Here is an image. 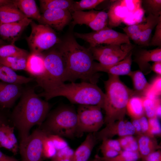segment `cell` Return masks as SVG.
Here are the masks:
<instances>
[{
	"label": "cell",
	"instance_id": "1",
	"mask_svg": "<svg viewBox=\"0 0 161 161\" xmlns=\"http://www.w3.org/2000/svg\"><path fill=\"white\" fill-rule=\"evenodd\" d=\"M58 50L63 59L65 69L64 81L78 79L96 84L99 76L95 71V62L88 48L80 45L72 35L68 36Z\"/></svg>",
	"mask_w": 161,
	"mask_h": 161
},
{
	"label": "cell",
	"instance_id": "2",
	"mask_svg": "<svg viewBox=\"0 0 161 161\" xmlns=\"http://www.w3.org/2000/svg\"><path fill=\"white\" fill-rule=\"evenodd\" d=\"M50 107L49 103L42 99L34 89L29 88L23 92L11 116L13 126L18 131L20 141L29 136L33 126L41 125L49 113Z\"/></svg>",
	"mask_w": 161,
	"mask_h": 161
},
{
	"label": "cell",
	"instance_id": "3",
	"mask_svg": "<svg viewBox=\"0 0 161 161\" xmlns=\"http://www.w3.org/2000/svg\"><path fill=\"white\" fill-rule=\"evenodd\" d=\"M108 75V80L104 81L106 92L103 109L105 112L106 125L124 120L128 102L136 95L134 90L123 83L119 76Z\"/></svg>",
	"mask_w": 161,
	"mask_h": 161
},
{
	"label": "cell",
	"instance_id": "4",
	"mask_svg": "<svg viewBox=\"0 0 161 161\" xmlns=\"http://www.w3.org/2000/svg\"><path fill=\"white\" fill-rule=\"evenodd\" d=\"M46 100L62 96L71 103L79 105L98 106L103 108L105 93L97 84L82 81L80 83H63L50 92L38 95Z\"/></svg>",
	"mask_w": 161,
	"mask_h": 161
},
{
	"label": "cell",
	"instance_id": "5",
	"mask_svg": "<svg viewBox=\"0 0 161 161\" xmlns=\"http://www.w3.org/2000/svg\"><path fill=\"white\" fill-rule=\"evenodd\" d=\"M39 128L47 135H57L72 139L76 137L78 127L77 112L71 106H63L48 114Z\"/></svg>",
	"mask_w": 161,
	"mask_h": 161
},
{
	"label": "cell",
	"instance_id": "6",
	"mask_svg": "<svg viewBox=\"0 0 161 161\" xmlns=\"http://www.w3.org/2000/svg\"><path fill=\"white\" fill-rule=\"evenodd\" d=\"M45 68L44 73L36 78L39 86L46 93L52 91L60 84L64 82V63L61 54L57 50H53L44 55Z\"/></svg>",
	"mask_w": 161,
	"mask_h": 161
},
{
	"label": "cell",
	"instance_id": "7",
	"mask_svg": "<svg viewBox=\"0 0 161 161\" xmlns=\"http://www.w3.org/2000/svg\"><path fill=\"white\" fill-rule=\"evenodd\" d=\"M101 109L98 106L79 105L77 111V137H81L85 133H95L98 131L104 124Z\"/></svg>",
	"mask_w": 161,
	"mask_h": 161
},
{
	"label": "cell",
	"instance_id": "8",
	"mask_svg": "<svg viewBox=\"0 0 161 161\" xmlns=\"http://www.w3.org/2000/svg\"><path fill=\"white\" fill-rule=\"evenodd\" d=\"M30 24L31 31L27 40L32 52L41 53L59 42L55 32L49 26L32 21Z\"/></svg>",
	"mask_w": 161,
	"mask_h": 161
},
{
	"label": "cell",
	"instance_id": "9",
	"mask_svg": "<svg viewBox=\"0 0 161 161\" xmlns=\"http://www.w3.org/2000/svg\"><path fill=\"white\" fill-rule=\"evenodd\" d=\"M134 47V45L131 43L100 45L89 49L94 60L98 61L101 65H108L123 59Z\"/></svg>",
	"mask_w": 161,
	"mask_h": 161
},
{
	"label": "cell",
	"instance_id": "10",
	"mask_svg": "<svg viewBox=\"0 0 161 161\" xmlns=\"http://www.w3.org/2000/svg\"><path fill=\"white\" fill-rule=\"evenodd\" d=\"M75 35L87 42L89 47L113 44H130L129 38L125 33L116 31L108 27L97 31L87 33L75 32Z\"/></svg>",
	"mask_w": 161,
	"mask_h": 161
},
{
	"label": "cell",
	"instance_id": "11",
	"mask_svg": "<svg viewBox=\"0 0 161 161\" xmlns=\"http://www.w3.org/2000/svg\"><path fill=\"white\" fill-rule=\"evenodd\" d=\"M47 134L38 128L34 130L24 140L20 141L19 150L22 161H42L43 142Z\"/></svg>",
	"mask_w": 161,
	"mask_h": 161
},
{
	"label": "cell",
	"instance_id": "12",
	"mask_svg": "<svg viewBox=\"0 0 161 161\" xmlns=\"http://www.w3.org/2000/svg\"><path fill=\"white\" fill-rule=\"evenodd\" d=\"M73 25H86L94 31L107 27L108 17L107 13L103 11L93 10L88 11H75L71 13Z\"/></svg>",
	"mask_w": 161,
	"mask_h": 161
},
{
	"label": "cell",
	"instance_id": "13",
	"mask_svg": "<svg viewBox=\"0 0 161 161\" xmlns=\"http://www.w3.org/2000/svg\"><path fill=\"white\" fill-rule=\"evenodd\" d=\"M43 12L39 22L58 31L62 30L72 20L71 13L68 10L47 9Z\"/></svg>",
	"mask_w": 161,
	"mask_h": 161
},
{
	"label": "cell",
	"instance_id": "14",
	"mask_svg": "<svg viewBox=\"0 0 161 161\" xmlns=\"http://www.w3.org/2000/svg\"><path fill=\"white\" fill-rule=\"evenodd\" d=\"M94 133L98 141H102L116 135L120 137L133 135L135 131L131 122L123 120L106 124L103 129Z\"/></svg>",
	"mask_w": 161,
	"mask_h": 161
},
{
	"label": "cell",
	"instance_id": "15",
	"mask_svg": "<svg viewBox=\"0 0 161 161\" xmlns=\"http://www.w3.org/2000/svg\"><path fill=\"white\" fill-rule=\"evenodd\" d=\"M134 61L140 70L144 75L147 74L151 71L149 62L161 61V47L151 50L141 49L135 52Z\"/></svg>",
	"mask_w": 161,
	"mask_h": 161
},
{
	"label": "cell",
	"instance_id": "16",
	"mask_svg": "<svg viewBox=\"0 0 161 161\" xmlns=\"http://www.w3.org/2000/svg\"><path fill=\"white\" fill-rule=\"evenodd\" d=\"M132 51L123 59L115 63L108 65H103L95 62L94 69L96 72H103L108 75H128L131 71L132 61Z\"/></svg>",
	"mask_w": 161,
	"mask_h": 161
},
{
	"label": "cell",
	"instance_id": "17",
	"mask_svg": "<svg viewBox=\"0 0 161 161\" xmlns=\"http://www.w3.org/2000/svg\"><path fill=\"white\" fill-rule=\"evenodd\" d=\"M32 21L31 19L26 17L16 22L0 23V35L3 39L14 44L25 28Z\"/></svg>",
	"mask_w": 161,
	"mask_h": 161
},
{
	"label": "cell",
	"instance_id": "18",
	"mask_svg": "<svg viewBox=\"0 0 161 161\" xmlns=\"http://www.w3.org/2000/svg\"><path fill=\"white\" fill-rule=\"evenodd\" d=\"M21 85L0 81V106L1 107L9 108L13 105L23 92Z\"/></svg>",
	"mask_w": 161,
	"mask_h": 161
},
{
	"label": "cell",
	"instance_id": "19",
	"mask_svg": "<svg viewBox=\"0 0 161 161\" xmlns=\"http://www.w3.org/2000/svg\"><path fill=\"white\" fill-rule=\"evenodd\" d=\"M97 141L94 133H89L83 142L74 151L71 161H88Z\"/></svg>",
	"mask_w": 161,
	"mask_h": 161
},
{
	"label": "cell",
	"instance_id": "20",
	"mask_svg": "<svg viewBox=\"0 0 161 161\" xmlns=\"http://www.w3.org/2000/svg\"><path fill=\"white\" fill-rule=\"evenodd\" d=\"M26 71L35 78L43 75L45 71L44 55L31 52L27 58Z\"/></svg>",
	"mask_w": 161,
	"mask_h": 161
},
{
	"label": "cell",
	"instance_id": "21",
	"mask_svg": "<svg viewBox=\"0 0 161 161\" xmlns=\"http://www.w3.org/2000/svg\"><path fill=\"white\" fill-rule=\"evenodd\" d=\"M13 2L0 5V23H9L20 21L26 18Z\"/></svg>",
	"mask_w": 161,
	"mask_h": 161
},
{
	"label": "cell",
	"instance_id": "22",
	"mask_svg": "<svg viewBox=\"0 0 161 161\" xmlns=\"http://www.w3.org/2000/svg\"><path fill=\"white\" fill-rule=\"evenodd\" d=\"M126 9L122 5L121 0H116L112 3L107 14L108 25L111 28L121 24L126 16Z\"/></svg>",
	"mask_w": 161,
	"mask_h": 161
},
{
	"label": "cell",
	"instance_id": "23",
	"mask_svg": "<svg viewBox=\"0 0 161 161\" xmlns=\"http://www.w3.org/2000/svg\"><path fill=\"white\" fill-rule=\"evenodd\" d=\"M137 139L141 158L160 148L155 137L142 134L138 135Z\"/></svg>",
	"mask_w": 161,
	"mask_h": 161
},
{
	"label": "cell",
	"instance_id": "24",
	"mask_svg": "<svg viewBox=\"0 0 161 161\" xmlns=\"http://www.w3.org/2000/svg\"><path fill=\"white\" fill-rule=\"evenodd\" d=\"M13 2L27 18L39 21L41 15L35 0H13Z\"/></svg>",
	"mask_w": 161,
	"mask_h": 161
},
{
	"label": "cell",
	"instance_id": "25",
	"mask_svg": "<svg viewBox=\"0 0 161 161\" xmlns=\"http://www.w3.org/2000/svg\"><path fill=\"white\" fill-rule=\"evenodd\" d=\"M33 78L17 74L12 69L0 64V80L10 83L21 85L30 82Z\"/></svg>",
	"mask_w": 161,
	"mask_h": 161
},
{
	"label": "cell",
	"instance_id": "26",
	"mask_svg": "<svg viewBox=\"0 0 161 161\" xmlns=\"http://www.w3.org/2000/svg\"><path fill=\"white\" fill-rule=\"evenodd\" d=\"M128 75L132 80L136 95L144 97L151 86L144 74L140 70H137L131 71Z\"/></svg>",
	"mask_w": 161,
	"mask_h": 161
},
{
	"label": "cell",
	"instance_id": "27",
	"mask_svg": "<svg viewBox=\"0 0 161 161\" xmlns=\"http://www.w3.org/2000/svg\"><path fill=\"white\" fill-rule=\"evenodd\" d=\"M161 20V16H156L151 14L148 15L138 44L149 46L152 32Z\"/></svg>",
	"mask_w": 161,
	"mask_h": 161
},
{
	"label": "cell",
	"instance_id": "28",
	"mask_svg": "<svg viewBox=\"0 0 161 161\" xmlns=\"http://www.w3.org/2000/svg\"><path fill=\"white\" fill-rule=\"evenodd\" d=\"M126 111L132 119H139L145 115L142 97L136 95L132 96L128 102Z\"/></svg>",
	"mask_w": 161,
	"mask_h": 161
},
{
	"label": "cell",
	"instance_id": "29",
	"mask_svg": "<svg viewBox=\"0 0 161 161\" xmlns=\"http://www.w3.org/2000/svg\"><path fill=\"white\" fill-rule=\"evenodd\" d=\"M100 148L103 157L106 158L114 157L123 150L117 140L112 139L103 140Z\"/></svg>",
	"mask_w": 161,
	"mask_h": 161
},
{
	"label": "cell",
	"instance_id": "30",
	"mask_svg": "<svg viewBox=\"0 0 161 161\" xmlns=\"http://www.w3.org/2000/svg\"><path fill=\"white\" fill-rule=\"evenodd\" d=\"M28 53L14 44L0 45V57H15L27 58Z\"/></svg>",
	"mask_w": 161,
	"mask_h": 161
},
{
	"label": "cell",
	"instance_id": "31",
	"mask_svg": "<svg viewBox=\"0 0 161 161\" xmlns=\"http://www.w3.org/2000/svg\"><path fill=\"white\" fill-rule=\"evenodd\" d=\"M41 10L43 12L47 9H57L68 10L74 1L71 0H41L39 1Z\"/></svg>",
	"mask_w": 161,
	"mask_h": 161
},
{
	"label": "cell",
	"instance_id": "32",
	"mask_svg": "<svg viewBox=\"0 0 161 161\" xmlns=\"http://www.w3.org/2000/svg\"><path fill=\"white\" fill-rule=\"evenodd\" d=\"M27 58L15 57H0V64L14 71H26Z\"/></svg>",
	"mask_w": 161,
	"mask_h": 161
},
{
	"label": "cell",
	"instance_id": "33",
	"mask_svg": "<svg viewBox=\"0 0 161 161\" xmlns=\"http://www.w3.org/2000/svg\"><path fill=\"white\" fill-rule=\"evenodd\" d=\"M105 1L104 0H82L78 1H74L69 11L71 13L75 11L92 10Z\"/></svg>",
	"mask_w": 161,
	"mask_h": 161
},
{
	"label": "cell",
	"instance_id": "34",
	"mask_svg": "<svg viewBox=\"0 0 161 161\" xmlns=\"http://www.w3.org/2000/svg\"><path fill=\"white\" fill-rule=\"evenodd\" d=\"M117 140L122 150L138 152L137 139L134 137L133 135L120 137Z\"/></svg>",
	"mask_w": 161,
	"mask_h": 161
},
{
	"label": "cell",
	"instance_id": "35",
	"mask_svg": "<svg viewBox=\"0 0 161 161\" xmlns=\"http://www.w3.org/2000/svg\"><path fill=\"white\" fill-rule=\"evenodd\" d=\"M141 3L144 10L148 15L161 16V0H143Z\"/></svg>",
	"mask_w": 161,
	"mask_h": 161
},
{
	"label": "cell",
	"instance_id": "36",
	"mask_svg": "<svg viewBox=\"0 0 161 161\" xmlns=\"http://www.w3.org/2000/svg\"><path fill=\"white\" fill-rule=\"evenodd\" d=\"M103 161H137L141 158L138 152H133L123 150L116 157L106 158L100 157Z\"/></svg>",
	"mask_w": 161,
	"mask_h": 161
},
{
	"label": "cell",
	"instance_id": "37",
	"mask_svg": "<svg viewBox=\"0 0 161 161\" xmlns=\"http://www.w3.org/2000/svg\"><path fill=\"white\" fill-rule=\"evenodd\" d=\"M142 97L145 115L146 117L148 118L156 117V108L158 104L161 103L160 98L153 100L145 97Z\"/></svg>",
	"mask_w": 161,
	"mask_h": 161
},
{
	"label": "cell",
	"instance_id": "38",
	"mask_svg": "<svg viewBox=\"0 0 161 161\" xmlns=\"http://www.w3.org/2000/svg\"><path fill=\"white\" fill-rule=\"evenodd\" d=\"M8 125L2 124L0 125V148L7 149L14 154L17 152L9 140L7 134Z\"/></svg>",
	"mask_w": 161,
	"mask_h": 161
},
{
	"label": "cell",
	"instance_id": "39",
	"mask_svg": "<svg viewBox=\"0 0 161 161\" xmlns=\"http://www.w3.org/2000/svg\"><path fill=\"white\" fill-rule=\"evenodd\" d=\"M74 151L68 146L57 151L50 161H71Z\"/></svg>",
	"mask_w": 161,
	"mask_h": 161
},
{
	"label": "cell",
	"instance_id": "40",
	"mask_svg": "<svg viewBox=\"0 0 161 161\" xmlns=\"http://www.w3.org/2000/svg\"><path fill=\"white\" fill-rule=\"evenodd\" d=\"M54 144L47 135L44 138L43 142V154L44 158H51L57 152Z\"/></svg>",
	"mask_w": 161,
	"mask_h": 161
},
{
	"label": "cell",
	"instance_id": "41",
	"mask_svg": "<svg viewBox=\"0 0 161 161\" xmlns=\"http://www.w3.org/2000/svg\"><path fill=\"white\" fill-rule=\"evenodd\" d=\"M148 119V128L147 135L154 137L156 136H160L161 126L158 118L154 117Z\"/></svg>",
	"mask_w": 161,
	"mask_h": 161
},
{
	"label": "cell",
	"instance_id": "42",
	"mask_svg": "<svg viewBox=\"0 0 161 161\" xmlns=\"http://www.w3.org/2000/svg\"><path fill=\"white\" fill-rule=\"evenodd\" d=\"M149 46L161 47V20L155 27L154 34L150 39Z\"/></svg>",
	"mask_w": 161,
	"mask_h": 161
},
{
	"label": "cell",
	"instance_id": "43",
	"mask_svg": "<svg viewBox=\"0 0 161 161\" xmlns=\"http://www.w3.org/2000/svg\"><path fill=\"white\" fill-rule=\"evenodd\" d=\"M47 135L52 141L57 151L69 146L67 142L61 136L55 134Z\"/></svg>",
	"mask_w": 161,
	"mask_h": 161
},
{
	"label": "cell",
	"instance_id": "44",
	"mask_svg": "<svg viewBox=\"0 0 161 161\" xmlns=\"http://www.w3.org/2000/svg\"><path fill=\"white\" fill-rule=\"evenodd\" d=\"M145 24L139 23L129 25L122 28V29L125 33V34L129 38L130 36L142 28L144 25Z\"/></svg>",
	"mask_w": 161,
	"mask_h": 161
},
{
	"label": "cell",
	"instance_id": "45",
	"mask_svg": "<svg viewBox=\"0 0 161 161\" xmlns=\"http://www.w3.org/2000/svg\"><path fill=\"white\" fill-rule=\"evenodd\" d=\"M141 159V161H161V151L157 150Z\"/></svg>",
	"mask_w": 161,
	"mask_h": 161
},
{
	"label": "cell",
	"instance_id": "46",
	"mask_svg": "<svg viewBox=\"0 0 161 161\" xmlns=\"http://www.w3.org/2000/svg\"><path fill=\"white\" fill-rule=\"evenodd\" d=\"M161 77L160 75L157 77L151 84V89L156 95L160 96L161 95Z\"/></svg>",
	"mask_w": 161,
	"mask_h": 161
},
{
	"label": "cell",
	"instance_id": "47",
	"mask_svg": "<svg viewBox=\"0 0 161 161\" xmlns=\"http://www.w3.org/2000/svg\"><path fill=\"white\" fill-rule=\"evenodd\" d=\"M139 120L142 134L147 135L148 128V118L145 115L139 118Z\"/></svg>",
	"mask_w": 161,
	"mask_h": 161
},
{
	"label": "cell",
	"instance_id": "48",
	"mask_svg": "<svg viewBox=\"0 0 161 161\" xmlns=\"http://www.w3.org/2000/svg\"><path fill=\"white\" fill-rule=\"evenodd\" d=\"M151 71L159 75H161V61L154 62L151 66Z\"/></svg>",
	"mask_w": 161,
	"mask_h": 161
},
{
	"label": "cell",
	"instance_id": "49",
	"mask_svg": "<svg viewBox=\"0 0 161 161\" xmlns=\"http://www.w3.org/2000/svg\"><path fill=\"white\" fill-rule=\"evenodd\" d=\"M135 131V134L138 136L142 135L139 119H132L131 122Z\"/></svg>",
	"mask_w": 161,
	"mask_h": 161
},
{
	"label": "cell",
	"instance_id": "50",
	"mask_svg": "<svg viewBox=\"0 0 161 161\" xmlns=\"http://www.w3.org/2000/svg\"><path fill=\"white\" fill-rule=\"evenodd\" d=\"M15 158L7 156L0 150V161H18Z\"/></svg>",
	"mask_w": 161,
	"mask_h": 161
},
{
	"label": "cell",
	"instance_id": "51",
	"mask_svg": "<svg viewBox=\"0 0 161 161\" xmlns=\"http://www.w3.org/2000/svg\"><path fill=\"white\" fill-rule=\"evenodd\" d=\"M161 104L160 103L157 106L155 110L156 117L158 118L161 117Z\"/></svg>",
	"mask_w": 161,
	"mask_h": 161
},
{
	"label": "cell",
	"instance_id": "52",
	"mask_svg": "<svg viewBox=\"0 0 161 161\" xmlns=\"http://www.w3.org/2000/svg\"><path fill=\"white\" fill-rule=\"evenodd\" d=\"M13 1L10 0H0V5L11 3L13 2Z\"/></svg>",
	"mask_w": 161,
	"mask_h": 161
},
{
	"label": "cell",
	"instance_id": "53",
	"mask_svg": "<svg viewBox=\"0 0 161 161\" xmlns=\"http://www.w3.org/2000/svg\"><path fill=\"white\" fill-rule=\"evenodd\" d=\"M89 161H103L101 158L100 156L98 155H95V158Z\"/></svg>",
	"mask_w": 161,
	"mask_h": 161
},
{
	"label": "cell",
	"instance_id": "54",
	"mask_svg": "<svg viewBox=\"0 0 161 161\" xmlns=\"http://www.w3.org/2000/svg\"><path fill=\"white\" fill-rule=\"evenodd\" d=\"M6 120L3 117L0 115V125L2 124H6Z\"/></svg>",
	"mask_w": 161,
	"mask_h": 161
},
{
	"label": "cell",
	"instance_id": "55",
	"mask_svg": "<svg viewBox=\"0 0 161 161\" xmlns=\"http://www.w3.org/2000/svg\"><path fill=\"white\" fill-rule=\"evenodd\" d=\"M5 43L2 40L0 39V45H4Z\"/></svg>",
	"mask_w": 161,
	"mask_h": 161
},
{
	"label": "cell",
	"instance_id": "56",
	"mask_svg": "<svg viewBox=\"0 0 161 161\" xmlns=\"http://www.w3.org/2000/svg\"></svg>",
	"mask_w": 161,
	"mask_h": 161
}]
</instances>
